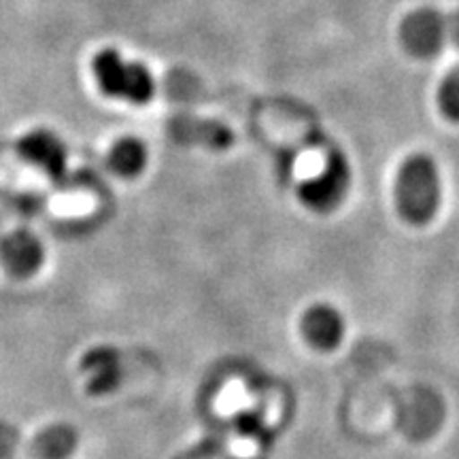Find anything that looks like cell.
Returning <instances> with one entry per match:
<instances>
[{
  "instance_id": "ba28073f",
  "label": "cell",
  "mask_w": 459,
  "mask_h": 459,
  "mask_svg": "<svg viewBox=\"0 0 459 459\" xmlns=\"http://www.w3.org/2000/svg\"><path fill=\"white\" fill-rule=\"evenodd\" d=\"M247 402V392L240 385H237L234 389L223 395V404H226L228 411H240Z\"/></svg>"
},
{
  "instance_id": "52a82bcc",
  "label": "cell",
  "mask_w": 459,
  "mask_h": 459,
  "mask_svg": "<svg viewBox=\"0 0 459 459\" xmlns=\"http://www.w3.org/2000/svg\"><path fill=\"white\" fill-rule=\"evenodd\" d=\"M438 107L451 122H459V66L453 68L440 83Z\"/></svg>"
},
{
  "instance_id": "5b68a950",
  "label": "cell",
  "mask_w": 459,
  "mask_h": 459,
  "mask_svg": "<svg viewBox=\"0 0 459 459\" xmlns=\"http://www.w3.org/2000/svg\"><path fill=\"white\" fill-rule=\"evenodd\" d=\"M20 156L51 177L62 175L66 166V147L49 130H32L17 145Z\"/></svg>"
},
{
  "instance_id": "3957f363",
  "label": "cell",
  "mask_w": 459,
  "mask_h": 459,
  "mask_svg": "<svg viewBox=\"0 0 459 459\" xmlns=\"http://www.w3.org/2000/svg\"><path fill=\"white\" fill-rule=\"evenodd\" d=\"M400 39L409 54L434 57L449 39V20L438 9H415L402 20Z\"/></svg>"
},
{
  "instance_id": "8992f818",
  "label": "cell",
  "mask_w": 459,
  "mask_h": 459,
  "mask_svg": "<svg viewBox=\"0 0 459 459\" xmlns=\"http://www.w3.org/2000/svg\"><path fill=\"white\" fill-rule=\"evenodd\" d=\"M145 162H147L145 145H143L139 139H132V136L115 143L111 153H108V164H111V169L117 172V175H124V177L139 175Z\"/></svg>"
},
{
  "instance_id": "277c9868",
  "label": "cell",
  "mask_w": 459,
  "mask_h": 459,
  "mask_svg": "<svg viewBox=\"0 0 459 459\" xmlns=\"http://www.w3.org/2000/svg\"><path fill=\"white\" fill-rule=\"evenodd\" d=\"M347 179L349 172L344 160L341 156H330L317 175L302 181L300 194L315 209H330L342 198L344 189H347Z\"/></svg>"
},
{
  "instance_id": "7a4b0ae2",
  "label": "cell",
  "mask_w": 459,
  "mask_h": 459,
  "mask_svg": "<svg viewBox=\"0 0 459 459\" xmlns=\"http://www.w3.org/2000/svg\"><path fill=\"white\" fill-rule=\"evenodd\" d=\"M438 170L428 156H412L402 164L395 198L402 215L412 223H423L438 206Z\"/></svg>"
},
{
  "instance_id": "9c48e42d",
  "label": "cell",
  "mask_w": 459,
  "mask_h": 459,
  "mask_svg": "<svg viewBox=\"0 0 459 459\" xmlns=\"http://www.w3.org/2000/svg\"><path fill=\"white\" fill-rule=\"evenodd\" d=\"M449 39L459 48V11H455L449 20Z\"/></svg>"
},
{
  "instance_id": "6da1fadb",
  "label": "cell",
  "mask_w": 459,
  "mask_h": 459,
  "mask_svg": "<svg viewBox=\"0 0 459 459\" xmlns=\"http://www.w3.org/2000/svg\"><path fill=\"white\" fill-rule=\"evenodd\" d=\"M91 71H94L100 91L107 94L108 99L124 100L136 107L147 105L152 100L153 91H156V82H153L147 66L141 65V62L126 60L115 49H102L94 57Z\"/></svg>"
}]
</instances>
